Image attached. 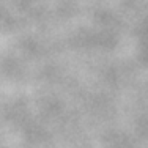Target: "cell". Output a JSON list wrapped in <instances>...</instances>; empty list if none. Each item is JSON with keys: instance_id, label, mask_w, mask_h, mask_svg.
Wrapping results in <instances>:
<instances>
[]
</instances>
